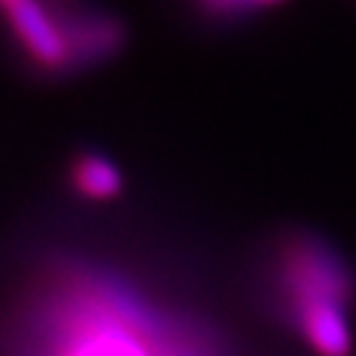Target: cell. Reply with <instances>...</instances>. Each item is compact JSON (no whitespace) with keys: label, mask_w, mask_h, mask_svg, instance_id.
I'll use <instances>...</instances> for the list:
<instances>
[{"label":"cell","mask_w":356,"mask_h":356,"mask_svg":"<svg viewBox=\"0 0 356 356\" xmlns=\"http://www.w3.org/2000/svg\"><path fill=\"white\" fill-rule=\"evenodd\" d=\"M67 183L87 202H110L124 188V174L104 152L84 149L67 163Z\"/></svg>","instance_id":"obj_5"},{"label":"cell","mask_w":356,"mask_h":356,"mask_svg":"<svg viewBox=\"0 0 356 356\" xmlns=\"http://www.w3.org/2000/svg\"><path fill=\"white\" fill-rule=\"evenodd\" d=\"M278 286L292 328L317 356H353L348 303L353 273L337 247L300 233L286 238L278 255Z\"/></svg>","instance_id":"obj_1"},{"label":"cell","mask_w":356,"mask_h":356,"mask_svg":"<svg viewBox=\"0 0 356 356\" xmlns=\"http://www.w3.org/2000/svg\"><path fill=\"white\" fill-rule=\"evenodd\" d=\"M188 3L208 23H238L284 6L289 0H188Z\"/></svg>","instance_id":"obj_6"},{"label":"cell","mask_w":356,"mask_h":356,"mask_svg":"<svg viewBox=\"0 0 356 356\" xmlns=\"http://www.w3.org/2000/svg\"><path fill=\"white\" fill-rule=\"evenodd\" d=\"M54 356H152L146 342L118 320L79 317L73 328L62 334Z\"/></svg>","instance_id":"obj_4"},{"label":"cell","mask_w":356,"mask_h":356,"mask_svg":"<svg viewBox=\"0 0 356 356\" xmlns=\"http://www.w3.org/2000/svg\"><path fill=\"white\" fill-rule=\"evenodd\" d=\"M3 9L9 34L26 67L42 76L73 73L59 0H3Z\"/></svg>","instance_id":"obj_2"},{"label":"cell","mask_w":356,"mask_h":356,"mask_svg":"<svg viewBox=\"0 0 356 356\" xmlns=\"http://www.w3.org/2000/svg\"><path fill=\"white\" fill-rule=\"evenodd\" d=\"M59 9L73 56V73L110 62L127 45V26L113 12L81 3H59Z\"/></svg>","instance_id":"obj_3"}]
</instances>
